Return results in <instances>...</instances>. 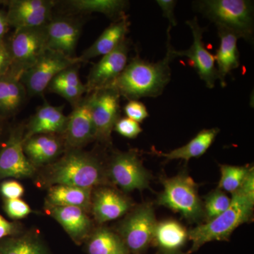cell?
I'll list each match as a JSON object with an SVG mask.
<instances>
[{
  "mask_svg": "<svg viewBox=\"0 0 254 254\" xmlns=\"http://www.w3.org/2000/svg\"><path fill=\"white\" fill-rule=\"evenodd\" d=\"M168 29L167 53L165 58L157 63H150L142 59L137 53L127 63L123 72L114 84L120 96L129 100H138L142 98H156L163 94L164 90L171 80L170 63L175 56L170 41V30Z\"/></svg>",
  "mask_w": 254,
  "mask_h": 254,
  "instance_id": "6da1fadb",
  "label": "cell"
},
{
  "mask_svg": "<svg viewBox=\"0 0 254 254\" xmlns=\"http://www.w3.org/2000/svg\"><path fill=\"white\" fill-rule=\"evenodd\" d=\"M254 207V173L252 171L240 190L232 193L231 203L223 213L210 221L189 231L192 242L190 253L213 241H228L233 232L252 218Z\"/></svg>",
  "mask_w": 254,
  "mask_h": 254,
  "instance_id": "7a4b0ae2",
  "label": "cell"
},
{
  "mask_svg": "<svg viewBox=\"0 0 254 254\" xmlns=\"http://www.w3.org/2000/svg\"><path fill=\"white\" fill-rule=\"evenodd\" d=\"M48 179L50 183L92 189L105 183L104 169L96 156L72 149L52 165Z\"/></svg>",
  "mask_w": 254,
  "mask_h": 254,
  "instance_id": "3957f363",
  "label": "cell"
},
{
  "mask_svg": "<svg viewBox=\"0 0 254 254\" xmlns=\"http://www.w3.org/2000/svg\"><path fill=\"white\" fill-rule=\"evenodd\" d=\"M197 8L217 28L231 31L247 41H253L254 9L248 0H203Z\"/></svg>",
  "mask_w": 254,
  "mask_h": 254,
  "instance_id": "277c9868",
  "label": "cell"
},
{
  "mask_svg": "<svg viewBox=\"0 0 254 254\" xmlns=\"http://www.w3.org/2000/svg\"><path fill=\"white\" fill-rule=\"evenodd\" d=\"M163 190L158 197L159 205L166 207L190 222H198L204 216L203 202L198 194L197 185L185 173L171 178H162Z\"/></svg>",
  "mask_w": 254,
  "mask_h": 254,
  "instance_id": "5b68a950",
  "label": "cell"
},
{
  "mask_svg": "<svg viewBox=\"0 0 254 254\" xmlns=\"http://www.w3.org/2000/svg\"><path fill=\"white\" fill-rule=\"evenodd\" d=\"M46 25L15 30L9 44H6L11 59L8 72L21 78L23 73L48 50Z\"/></svg>",
  "mask_w": 254,
  "mask_h": 254,
  "instance_id": "8992f818",
  "label": "cell"
},
{
  "mask_svg": "<svg viewBox=\"0 0 254 254\" xmlns=\"http://www.w3.org/2000/svg\"><path fill=\"white\" fill-rule=\"evenodd\" d=\"M77 57L70 58L58 52L47 50L33 66L23 73L21 81L30 96H41L50 82L64 70L80 64Z\"/></svg>",
  "mask_w": 254,
  "mask_h": 254,
  "instance_id": "52a82bcc",
  "label": "cell"
},
{
  "mask_svg": "<svg viewBox=\"0 0 254 254\" xmlns=\"http://www.w3.org/2000/svg\"><path fill=\"white\" fill-rule=\"evenodd\" d=\"M154 209L150 203L140 205L120 224L118 232L129 252L143 253L153 242L157 225Z\"/></svg>",
  "mask_w": 254,
  "mask_h": 254,
  "instance_id": "ba28073f",
  "label": "cell"
},
{
  "mask_svg": "<svg viewBox=\"0 0 254 254\" xmlns=\"http://www.w3.org/2000/svg\"><path fill=\"white\" fill-rule=\"evenodd\" d=\"M130 50L131 43L126 38L113 52L94 64L85 84L88 94L114 86L126 67Z\"/></svg>",
  "mask_w": 254,
  "mask_h": 254,
  "instance_id": "9c48e42d",
  "label": "cell"
},
{
  "mask_svg": "<svg viewBox=\"0 0 254 254\" xmlns=\"http://www.w3.org/2000/svg\"><path fill=\"white\" fill-rule=\"evenodd\" d=\"M95 139L108 143L120 118V96L114 87L89 93Z\"/></svg>",
  "mask_w": 254,
  "mask_h": 254,
  "instance_id": "30bf717a",
  "label": "cell"
},
{
  "mask_svg": "<svg viewBox=\"0 0 254 254\" xmlns=\"http://www.w3.org/2000/svg\"><path fill=\"white\" fill-rule=\"evenodd\" d=\"M23 127L10 129L6 141L0 148V180L27 178L34 174L36 167L23 151Z\"/></svg>",
  "mask_w": 254,
  "mask_h": 254,
  "instance_id": "8fae6325",
  "label": "cell"
},
{
  "mask_svg": "<svg viewBox=\"0 0 254 254\" xmlns=\"http://www.w3.org/2000/svg\"><path fill=\"white\" fill-rule=\"evenodd\" d=\"M109 175L125 192L149 188L150 174L134 151L115 153L110 161Z\"/></svg>",
  "mask_w": 254,
  "mask_h": 254,
  "instance_id": "7c38bea8",
  "label": "cell"
},
{
  "mask_svg": "<svg viewBox=\"0 0 254 254\" xmlns=\"http://www.w3.org/2000/svg\"><path fill=\"white\" fill-rule=\"evenodd\" d=\"M186 23L193 35V43L188 50H177L173 48V55L175 58L186 57L188 58L190 64L194 68L200 79L204 81L207 88L212 89L215 87L218 76L214 55L209 53L203 41V33L207 28L200 26L196 16L193 19L188 20Z\"/></svg>",
  "mask_w": 254,
  "mask_h": 254,
  "instance_id": "4fadbf2b",
  "label": "cell"
},
{
  "mask_svg": "<svg viewBox=\"0 0 254 254\" xmlns=\"http://www.w3.org/2000/svg\"><path fill=\"white\" fill-rule=\"evenodd\" d=\"M65 145L78 149L95 139V131L92 118L91 95L88 94L74 107L68 116L67 125L63 133Z\"/></svg>",
  "mask_w": 254,
  "mask_h": 254,
  "instance_id": "5bb4252c",
  "label": "cell"
},
{
  "mask_svg": "<svg viewBox=\"0 0 254 254\" xmlns=\"http://www.w3.org/2000/svg\"><path fill=\"white\" fill-rule=\"evenodd\" d=\"M82 25L76 18L67 16L53 18L46 25L48 49L75 58V52L81 33Z\"/></svg>",
  "mask_w": 254,
  "mask_h": 254,
  "instance_id": "9a60e30c",
  "label": "cell"
},
{
  "mask_svg": "<svg viewBox=\"0 0 254 254\" xmlns=\"http://www.w3.org/2000/svg\"><path fill=\"white\" fill-rule=\"evenodd\" d=\"M63 110V107L53 106L46 102L28 122L23 141L38 134H63L68 116Z\"/></svg>",
  "mask_w": 254,
  "mask_h": 254,
  "instance_id": "2e32d148",
  "label": "cell"
},
{
  "mask_svg": "<svg viewBox=\"0 0 254 254\" xmlns=\"http://www.w3.org/2000/svg\"><path fill=\"white\" fill-rule=\"evenodd\" d=\"M91 207L95 220L104 223L123 216L131 208V202L118 190L104 187L95 191Z\"/></svg>",
  "mask_w": 254,
  "mask_h": 254,
  "instance_id": "e0dca14e",
  "label": "cell"
},
{
  "mask_svg": "<svg viewBox=\"0 0 254 254\" xmlns=\"http://www.w3.org/2000/svg\"><path fill=\"white\" fill-rule=\"evenodd\" d=\"M128 17L115 21L105 30L89 48L77 57L80 63H86L97 57L105 56L113 52L127 38L129 30Z\"/></svg>",
  "mask_w": 254,
  "mask_h": 254,
  "instance_id": "ac0fdd59",
  "label": "cell"
},
{
  "mask_svg": "<svg viewBox=\"0 0 254 254\" xmlns=\"http://www.w3.org/2000/svg\"><path fill=\"white\" fill-rule=\"evenodd\" d=\"M50 214L75 242H81L91 230V221L86 211L78 207L50 206Z\"/></svg>",
  "mask_w": 254,
  "mask_h": 254,
  "instance_id": "d6986e66",
  "label": "cell"
},
{
  "mask_svg": "<svg viewBox=\"0 0 254 254\" xmlns=\"http://www.w3.org/2000/svg\"><path fill=\"white\" fill-rule=\"evenodd\" d=\"M218 34L220 39V46L214 58L218 65V80L222 88H225L227 75L240 66V53L237 48V41L240 38L235 33L223 28H218Z\"/></svg>",
  "mask_w": 254,
  "mask_h": 254,
  "instance_id": "ffe728a7",
  "label": "cell"
},
{
  "mask_svg": "<svg viewBox=\"0 0 254 254\" xmlns=\"http://www.w3.org/2000/svg\"><path fill=\"white\" fill-rule=\"evenodd\" d=\"M23 151L35 167L50 163L56 158L63 148L56 134H38L23 141Z\"/></svg>",
  "mask_w": 254,
  "mask_h": 254,
  "instance_id": "44dd1931",
  "label": "cell"
},
{
  "mask_svg": "<svg viewBox=\"0 0 254 254\" xmlns=\"http://www.w3.org/2000/svg\"><path fill=\"white\" fill-rule=\"evenodd\" d=\"M27 95L21 78L7 72L0 77V118L6 120L17 113Z\"/></svg>",
  "mask_w": 254,
  "mask_h": 254,
  "instance_id": "7402d4cb",
  "label": "cell"
},
{
  "mask_svg": "<svg viewBox=\"0 0 254 254\" xmlns=\"http://www.w3.org/2000/svg\"><path fill=\"white\" fill-rule=\"evenodd\" d=\"M68 9L82 14L100 13L113 20V22L127 17L129 2L125 0H70L65 1Z\"/></svg>",
  "mask_w": 254,
  "mask_h": 254,
  "instance_id": "603a6c76",
  "label": "cell"
},
{
  "mask_svg": "<svg viewBox=\"0 0 254 254\" xmlns=\"http://www.w3.org/2000/svg\"><path fill=\"white\" fill-rule=\"evenodd\" d=\"M47 202L49 206L78 207L86 211L92 205L91 190L56 185L50 189Z\"/></svg>",
  "mask_w": 254,
  "mask_h": 254,
  "instance_id": "cb8c5ba5",
  "label": "cell"
},
{
  "mask_svg": "<svg viewBox=\"0 0 254 254\" xmlns=\"http://www.w3.org/2000/svg\"><path fill=\"white\" fill-rule=\"evenodd\" d=\"M189 239V232L180 222L167 220L157 222L153 242L161 252L180 251Z\"/></svg>",
  "mask_w": 254,
  "mask_h": 254,
  "instance_id": "d4e9b609",
  "label": "cell"
},
{
  "mask_svg": "<svg viewBox=\"0 0 254 254\" xmlns=\"http://www.w3.org/2000/svg\"><path fill=\"white\" fill-rule=\"evenodd\" d=\"M219 132L220 129L218 128L202 130L186 145L171 150L169 153L159 152L158 155L168 160L181 159L186 162L191 158H199L205 154L211 146Z\"/></svg>",
  "mask_w": 254,
  "mask_h": 254,
  "instance_id": "484cf974",
  "label": "cell"
},
{
  "mask_svg": "<svg viewBox=\"0 0 254 254\" xmlns=\"http://www.w3.org/2000/svg\"><path fill=\"white\" fill-rule=\"evenodd\" d=\"M88 254H128L121 237L109 229H98L90 237L87 245Z\"/></svg>",
  "mask_w": 254,
  "mask_h": 254,
  "instance_id": "4316f807",
  "label": "cell"
},
{
  "mask_svg": "<svg viewBox=\"0 0 254 254\" xmlns=\"http://www.w3.org/2000/svg\"><path fill=\"white\" fill-rule=\"evenodd\" d=\"M0 254H48V252L38 237L27 235L0 240Z\"/></svg>",
  "mask_w": 254,
  "mask_h": 254,
  "instance_id": "83f0119b",
  "label": "cell"
},
{
  "mask_svg": "<svg viewBox=\"0 0 254 254\" xmlns=\"http://www.w3.org/2000/svg\"><path fill=\"white\" fill-rule=\"evenodd\" d=\"M52 11L53 10L23 12L7 11L6 12V17L9 27L14 28L15 30L40 27L48 24L52 18Z\"/></svg>",
  "mask_w": 254,
  "mask_h": 254,
  "instance_id": "f1b7e54d",
  "label": "cell"
},
{
  "mask_svg": "<svg viewBox=\"0 0 254 254\" xmlns=\"http://www.w3.org/2000/svg\"><path fill=\"white\" fill-rule=\"evenodd\" d=\"M252 171H254L252 167L220 165L221 177L218 189L223 191L235 193L242 187Z\"/></svg>",
  "mask_w": 254,
  "mask_h": 254,
  "instance_id": "f546056e",
  "label": "cell"
},
{
  "mask_svg": "<svg viewBox=\"0 0 254 254\" xmlns=\"http://www.w3.org/2000/svg\"><path fill=\"white\" fill-rule=\"evenodd\" d=\"M231 203V198L225 191L217 189L205 197L203 204L204 215L208 221L213 220L227 210Z\"/></svg>",
  "mask_w": 254,
  "mask_h": 254,
  "instance_id": "4dcf8cb0",
  "label": "cell"
},
{
  "mask_svg": "<svg viewBox=\"0 0 254 254\" xmlns=\"http://www.w3.org/2000/svg\"><path fill=\"white\" fill-rule=\"evenodd\" d=\"M48 89L51 93H56L67 100L73 108L81 102L83 95L86 93L85 88H76L55 81L50 82Z\"/></svg>",
  "mask_w": 254,
  "mask_h": 254,
  "instance_id": "1f68e13d",
  "label": "cell"
},
{
  "mask_svg": "<svg viewBox=\"0 0 254 254\" xmlns=\"http://www.w3.org/2000/svg\"><path fill=\"white\" fill-rule=\"evenodd\" d=\"M7 11L23 12L53 10L55 3L50 0H11L6 1Z\"/></svg>",
  "mask_w": 254,
  "mask_h": 254,
  "instance_id": "d6a6232c",
  "label": "cell"
},
{
  "mask_svg": "<svg viewBox=\"0 0 254 254\" xmlns=\"http://www.w3.org/2000/svg\"><path fill=\"white\" fill-rule=\"evenodd\" d=\"M4 208L8 216L13 220L26 218L31 213L29 205L20 198L5 199Z\"/></svg>",
  "mask_w": 254,
  "mask_h": 254,
  "instance_id": "836d02e7",
  "label": "cell"
},
{
  "mask_svg": "<svg viewBox=\"0 0 254 254\" xmlns=\"http://www.w3.org/2000/svg\"><path fill=\"white\" fill-rule=\"evenodd\" d=\"M113 130L118 132L119 134L128 138H136L143 131L139 123L128 118L119 119Z\"/></svg>",
  "mask_w": 254,
  "mask_h": 254,
  "instance_id": "e575fe53",
  "label": "cell"
},
{
  "mask_svg": "<svg viewBox=\"0 0 254 254\" xmlns=\"http://www.w3.org/2000/svg\"><path fill=\"white\" fill-rule=\"evenodd\" d=\"M78 68H79V64L70 66L60 72L58 76H55L53 81L64 83V84L76 87V88L86 89L85 84H83L80 79L79 75H78Z\"/></svg>",
  "mask_w": 254,
  "mask_h": 254,
  "instance_id": "d590c367",
  "label": "cell"
},
{
  "mask_svg": "<svg viewBox=\"0 0 254 254\" xmlns=\"http://www.w3.org/2000/svg\"><path fill=\"white\" fill-rule=\"evenodd\" d=\"M124 111L127 118L138 123H142L149 117L146 107L139 100H129L124 108Z\"/></svg>",
  "mask_w": 254,
  "mask_h": 254,
  "instance_id": "8d00e7d4",
  "label": "cell"
},
{
  "mask_svg": "<svg viewBox=\"0 0 254 254\" xmlns=\"http://www.w3.org/2000/svg\"><path fill=\"white\" fill-rule=\"evenodd\" d=\"M0 193L5 199H17L22 196L24 189L21 184L16 181L7 180L0 185Z\"/></svg>",
  "mask_w": 254,
  "mask_h": 254,
  "instance_id": "74e56055",
  "label": "cell"
},
{
  "mask_svg": "<svg viewBox=\"0 0 254 254\" xmlns=\"http://www.w3.org/2000/svg\"><path fill=\"white\" fill-rule=\"evenodd\" d=\"M157 4L163 11L164 17L167 18L170 22V26L175 27L177 25L175 16V8L177 1L175 0H157Z\"/></svg>",
  "mask_w": 254,
  "mask_h": 254,
  "instance_id": "f35d334b",
  "label": "cell"
},
{
  "mask_svg": "<svg viewBox=\"0 0 254 254\" xmlns=\"http://www.w3.org/2000/svg\"><path fill=\"white\" fill-rule=\"evenodd\" d=\"M19 233L18 225L6 220L0 215V240L9 237L16 236Z\"/></svg>",
  "mask_w": 254,
  "mask_h": 254,
  "instance_id": "ab89813d",
  "label": "cell"
},
{
  "mask_svg": "<svg viewBox=\"0 0 254 254\" xmlns=\"http://www.w3.org/2000/svg\"><path fill=\"white\" fill-rule=\"evenodd\" d=\"M11 65V56L6 43L5 46L0 47V77L9 71Z\"/></svg>",
  "mask_w": 254,
  "mask_h": 254,
  "instance_id": "60d3db41",
  "label": "cell"
},
{
  "mask_svg": "<svg viewBox=\"0 0 254 254\" xmlns=\"http://www.w3.org/2000/svg\"><path fill=\"white\" fill-rule=\"evenodd\" d=\"M9 26L6 20V13L0 11V47L6 45L4 37L9 31Z\"/></svg>",
  "mask_w": 254,
  "mask_h": 254,
  "instance_id": "b9f144b4",
  "label": "cell"
},
{
  "mask_svg": "<svg viewBox=\"0 0 254 254\" xmlns=\"http://www.w3.org/2000/svg\"><path fill=\"white\" fill-rule=\"evenodd\" d=\"M4 122L5 120L0 118V148L2 146L3 143L4 142L1 141V136H2L3 133H4Z\"/></svg>",
  "mask_w": 254,
  "mask_h": 254,
  "instance_id": "7bdbcfd3",
  "label": "cell"
},
{
  "mask_svg": "<svg viewBox=\"0 0 254 254\" xmlns=\"http://www.w3.org/2000/svg\"><path fill=\"white\" fill-rule=\"evenodd\" d=\"M157 254H189L186 253H183V252H180V251H177V252H161L160 253Z\"/></svg>",
  "mask_w": 254,
  "mask_h": 254,
  "instance_id": "ee69618b",
  "label": "cell"
},
{
  "mask_svg": "<svg viewBox=\"0 0 254 254\" xmlns=\"http://www.w3.org/2000/svg\"><path fill=\"white\" fill-rule=\"evenodd\" d=\"M2 4H6V1H0V5Z\"/></svg>",
  "mask_w": 254,
  "mask_h": 254,
  "instance_id": "f6af8a7d",
  "label": "cell"
}]
</instances>
